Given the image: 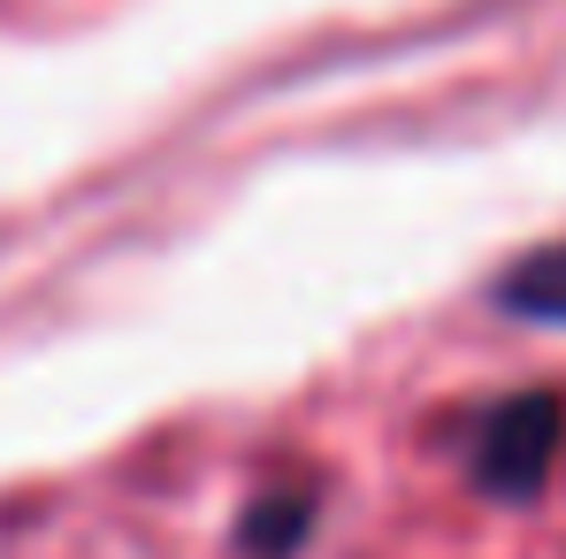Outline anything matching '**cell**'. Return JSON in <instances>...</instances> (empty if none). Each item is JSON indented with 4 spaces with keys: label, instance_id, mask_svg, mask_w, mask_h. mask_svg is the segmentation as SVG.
<instances>
[{
    "label": "cell",
    "instance_id": "cell-1",
    "mask_svg": "<svg viewBox=\"0 0 566 559\" xmlns=\"http://www.w3.org/2000/svg\"><path fill=\"white\" fill-rule=\"evenodd\" d=\"M559 398L552 391H521V398H505L490 422H482V437H474V483L482 490H497V498H528L552 460H559Z\"/></svg>",
    "mask_w": 566,
    "mask_h": 559
},
{
    "label": "cell",
    "instance_id": "cell-3",
    "mask_svg": "<svg viewBox=\"0 0 566 559\" xmlns=\"http://www.w3.org/2000/svg\"><path fill=\"white\" fill-rule=\"evenodd\" d=\"M314 529V498H298V490H283L269 506H253L245 521H238V545L253 559H291V545Z\"/></svg>",
    "mask_w": 566,
    "mask_h": 559
},
{
    "label": "cell",
    "instance_id": "cell-2",
    "mask_svg": "<svg viewBox=\"0 0 566 559\" xmlns=\"http://www.w3.org/2000/svg\"><path fill=\"white\" fill-rule=\"evenodd\" d=\"M497 307L521 322H566V246H536L521 269H505Z\"/></svg>",
    "mask_w": 566,
    "mask_h": 559
}]
</instances>
